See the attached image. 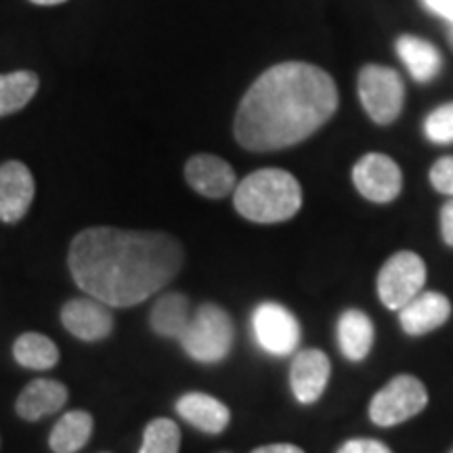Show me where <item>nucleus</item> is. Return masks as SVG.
Returning a JSON list of instances; mask_svg holds the SVG:
<instances>
[{
	"mask_svg": "<svg viewBox=\"0 0 453 453\" xmlns=\"http://www.w3.org/2000/svg\"><path fill=\"white\" fill-rule=\"evenodd\" d=\"M424 134L433 143H453V104H445L428 113L426 120H424Z\"/></svg>",
	"mask_w": 453,
	"mask_h": 453,
	"instance_id": "obj_24",
	"label": "nucleus"
},
{
	"mask_svg": "<svg viewBox=\"0 0 453 453\" xmlns=\"http://www.w3.org/2000/svg\"><path fill=\"white\" fill-rule=\"evenodd\" d=\"M330 357L319 349H304L296 353L290 365V387L298 403L311 405L321 399L330 382Z\"/></svg>",
	"mask_w": 453,
	"mask_h": 453,
	"instance_id": "obj_11",
	"label": "nucleus"
},
{
	"mask_svg": "<svg viewBox=\"0 0 453 453\" xmlns=\"http://www.w3.org/2000/svg\"><path fill=\"white\" fill-rule=\"evenodd\" d=\"M61 324L84 342H99L113 332L111 307L97 298H72L61 309Z\"/></svg>",
	"mask_w": 453,
	"mask_h": 453,
	"instance_id": "obj_10",
	"label": "nucleus"
},
{
	"mask_svg": "<svg viewBox=\"0 0 453 453\" xmlns=\"http://www.w3.org/2000/svg\"><path fill=\"white\" fill-rule=\"evenodd\" d=\"M36 185L24 162H4L0 166V220L19 223L30 211Z\"/></svg>",
	"mask_w": 453,
	"mask_h": 453,
	"instance_id": "obj_12",
	"label": "nucleus"
},
{
	"mask_svg": "<svg viewBox=\"0 0 453 453\" xmlns=\"http://www.w3.org/2000/svg\"><path fill=\"white\" fill-rule=\"evenodd\" d=\"M441 235L447 246L453 248V197L441 208Z\"/></svg>",
	"mask_w": 453,
	"mask_h": 453,
	"instance_id": "obj_27",
	"label": "nucleus"
},
{
	"mask_svg": "<svg viewBox=\"0 0 453 453\" xmlns=\"http://www.w3.org/2000/svg\"><path fill=\"white\" fill-rule=\"evenodd\" d=\"M357 88H359L361 105L376 124L387 127L403 111L405 84L401 81L399 72H395L393 67L376 64L365 65L359 72Z\"/></svg>",
	"mask_w": 453,
	"mask_h": 453,
	"instance_id": "obj_6",
	"label": "nucleus"
},
{
	"mask_svg": "<svg viewBox=\"0 0 453 453\" xmlns=\"http://www.w3.org/2000/svg\"><path fill=\"white\" fill-rule=\"evenodd\" d=\"M336 340L349 361H364L373 347V324L364 311L349 309L338 317Z\"/></svg>",
	"mask_w": 453,
	"mask_h": 453,
	"instance_id": "obj_17",
	"label": "nucleus"
},
{
	"mask_svg": "<svg viewBox=\"0 0 453 453\" xmlns=\"http://www.w3.org/2000/svg\"><path fill=\"white\" fill-rule=\"evenodd\" d=\"M428 405V390L416 376L401 373L378 390L370 401V420L380 428L411 420Z\"/></svg>",
	"mask_w": 453,
	"mask_h": 453,
	"instance_id": "obj_5",
	"label": "nucleus"
},
{
	"mask_svg": "<svg viewBox=\"0 0 453 453\" xmlns=\"http://www.w3.org/2000/svg\"><path fill=\"white\" fill-rule=\"evenodd\" d=\"M336 453H393V451H390L382 441L361 437V439H350L347 443H342Z\"/></svg>",
	"mask_w": 453,
	"mask_h": 453,
	"instance_id": "obj_26",
	"label": "nucleus"
},
{
	"mask_svg": "<svg viewBox=\"0 0 453 453\" xmlns=\"http://www.w3.org/2000/svg\"><path fill=\"white\" fill-rule=\"evenodd\" d=\"M38 84L36 73L27 70L0 73V118L24 110L36 95Z\"/></svg>",
	"mask_w": 453,
	"mask_h": 453,
	"instance_id": "obj_22",
	"label": "nucleus"
},
{
	"mask_svg": "<svg viewBox=\"0 0 453 453\" xmlns=\"http://www.w3.org/2000/svg\"><path fill=\"white\" fill-rule=\"evenodd\" d=\"M67 396H70V393H67L65 384L38 378V380L30 382L21 390V395L17 396L15 410L24 420L36 422L41 418L53 416V413L64 410Z\"/></svg>",
	"mask_w": 453,
	"mask_h": 453,
	"instance_id": "obj_15",
	"label": "nucleus"
},
{
	"mask_svg": "<svg viewBox=\"0 0 453 453\" xmlns=\"http://www.w3.org/2000/svg\"><path fill=\"white\" fill-rule=\"evenodd\" d=\"M430 183L439 194L453 197V156H445L433 164Z\"/></svg>",
	"mask_w": 453,
	"mask_h": 453,
	"instance_id": "obj_25",
	"label": "nucleus"
},
{
	"mask_svg": "<svg viewBox=\"0 0 453 453\" xmlns=\"http://www.w3.org/2000/svg\"><path fill=\"white\" fill-rule=\"evenodd\" d=\"M180 428L168 418H156L145 426L139 453H179Z\"/></svg>",
	"mask_w": 453,
	"mask_h": 453,
	"instance_id": "obj_23",
	"label": "nucleus"
},
{
	"mask_svg": "<svg viewBox=\"0 0 453 453\" xmlns=\"http://www.w3.org/2000/svg\"><path fill=\"white\" fill-rule=\"evenodd\" d=\"M93 416L88 411L72 410L61 416L49 434V445L55 453H76L88 443L93 434Z\"/></svg>",
	"mask_w": 453,
	"mask_h": 453,
	"instance_id": "obj_19",
	"label": "nucleus"
},
{
	"mask_svg": "<svg viewBox=\"0 0 453 453\" xmlns=\"http://www.w3.org/2000/svg\"><path fill=\"white\" fill-rule=\"evenodd\" d=\"M15 361L26 370H50L59 364V349L49 336L38 332H26L13 344Z\"/></svg>",
	"mask_w": 453,
	"mask_h": 453,
	"instance_id": "obj_21",
	"label": "nucleus"
},
{
	"mask_svg": "<svg viewBox=\"0 0 453 453\" xmlns=\"http://www.w3.org/2000/svg\"><path fill=\"white\" fill-rule=\"evenodd\" d=\"M451 317V303L441 292H420L399 309V326L407 336H426Z\"/></svg>",
	"mask_w": 453,
	"mask_h": 453,
	"instance_id": "obj_14",
	"label": "nucleus"
},
{
	"mask_svg": "<svg viewBox=\"0 0 453 453\" xmlns=\"http://www.w3.org/2000/svg\"><path fill=\"white\" fill-rule=\"evenodd\" d=\"M235 327L229 313L219 304L206 303L189 317L183 334L179 336L180 347L194 361L219 364L234 349Z\"/></svg>",
	"mask_w": 453,
	"mask_h": 453,
	"instance_id": "obj_4",
	"label": "nucleus"
},
{
	"mask_svg": "<svg viewBox=\"0 0 453 453\" xmlns=\"http://www.w3.org/2000/svg\"><path fill=\"white\" fill-rule=\"evenodd\" d=\"M396 55L405 64L413 81L422 84L434 81L441 73V67H443L439 49L424 41V38L411 36V34H403L396 41Z\"/></svg>",
	"mask_w": 453,
	"mask_h": 453,
	"instance_id": "obj_18",
	"label": "nucleus"
},
{
	"mask_svg": "<svg viewBox=\"0 0 453 453\" xmlns=\"http://www.w3.org/2000/svg\"><path fill=\"white\" fill-rule=\"evenodd\" d=\"M185 179L191 189L211 200H220L234 194L237 179L234 168L223 157L212 154L194 156L185 164Z\"/></svg>",
	"mask_w": 453,
	"mask_h": 453,
	"instance_id": "obj_13",
	"label": "nucleus"
},
{
	"mask_svg": "<svg viewBox=\"0 0 453 453\" xmlns=\"http://www.w3.org/2000/svg\"><path fill=\"white\" fill-rule=\"evenodd\" d=\"M34 4H42V7H53V4H61L65 0H30Z\"/></svg>",
	"mask_w": 453,
	"mask_h": 453,
	"instance_id": "obj_30",
	"label": "nucleus"
},
{
	"mask_svg": "<svg viewBox=\"0 0 453 453\" xmlns=\"http://www.w3.org/2000/svg\"><path fill=\"white\" fill-rule=\"evenodd\" d=\"M449 453H453V449H451V451H449Z\"/></svg>",
	"mask_w": 453,
	"mask_h": 453,
	"instance_id": "obj_32",
	"label": "nucleus"
},
{
	"mask_svg": "<svg viewBox=\"0 0 453 453\" xmlns=\"http://www.w3.org/2000/svg\"><path fill=\"white\" fill-rule=\"evenodd\" d=\"M426 283V265L411 250L395 252L378 273V296L384 307L399 311L422 292Z\"/></svg>",
	"mask_w": 453,
	"mask_h": 453,
	"instance_id": "obj_7",
	"label": "nucleus"
},
{
	"mask_svg": "<svg viewBox=\"0 0 453 453\" xmlns=\"http://www.w3.org/2000/svg\"><path fill=\"white\" fill-rule=\"evenodd\" d=\"M451 42H453V26H451Z\"/></svg>",
	"mask_w": 453,
	"mask_h": 453,
	"instance_id": "obj_31",
	"label": "nucleus"
},
{
	"mask_svg": "<svg viewBox=\"0 0 453 453\" xmlns=\"http://www.w3.org/2000/svg\"><path fill=\"white\" fill-rule=\"evenodd\" d=\"M254 338L269 355L286 357L300 344V324L280 303H260L252 313Z\"/></svg>",
	"mask_w": 453,
	"mask_h": 453,
	"instance_id": "obj_8",
	"label": "nucleus"
},
{
	"mask_svg": "<svg viewBox=\"0 0 453 453\" xmlns=\"http://www.w3.org/2000/svg\"><path fill=\"white\" fill-rule=\"evenodd\" d=\"M185 252L164 231L90 226L72 240L67 265L76 286L107 307L145 303L183 269Z\"/></svg>",
	"mask_w": 453,
	"mask_h": 453,
	"instance_id": "obj_1",
	"label": "nucleus"
},
{
	"mask_svg": "<svg viewBox=\"0 0 453 453\" xmlns=\"http://www.w3.org/2000/svg\"><path fill=\"white\" fill-rule=\"evenodd\" d=\"M189 317V298L180 292H166L151 309L150 324L157 336L179 338Z\"/></svg>",
	"mask_w": 453,
	"mask_h": 453,
	"instance_id": "obj_20",
	"label": "nucleus"
},
{
	"mask_svg": "<svg viewBox=\"0 0 453 453\" xmlns=\"http://www.w3.org/2000/svg\"><path fill=\"white\" fill-rule=\"evenodd\" d=\"M177 413L187 424L206 434H220L231 422L229 407L206 393H187L180 396Z\"/></svg>",
	"mask_w": 453,
	"mask_h": 453,
	"instance_id": "obj_16",
	"label": "nucleus"
},
{
	"mask_svg": "<svg viewBox=\"0 0 453 453\" xmlns=\"http://www.w3.org/2000/svg\"><path fill=\"white\" fill-rule=\"evenodd\" d=\"M338 110V88L327 72L286 61L260 73L235 113V139L250 151L303 143Z\"/></svg>",
	"mask_w": 453,
	"mask_h": 453,
	"instance_id": "obj_2",
	"label": "nucleus"
},
{
	"mask_svg": "<svg viewBox=\"0 0 453 453\" xmlns=\"http://www.w3.org/2000/svg\"><path fill=\"white\" fill-rule=\"evenodd\" d=\"M250 453H304L300 447L290 445V443H273V445H263L258 449H254Z\"/></svg>",
	"mask_w": 453,
	"mask_h": 453,
	"instance_id": "obj_29",
	"label": "nucleus"
},
{
	"mask_svg": "<svg viewBox=\"0 0 453 453\" xmlns=\"http://www.w3.org/2000/svg\"><path fill=\"white\" fill-rule=\"evenodd\" d=\"M422 3L430 13L443 17L453 26V0H422Z\"/></svg>",
	"mask_w": 453,
	"mask_h": 453,
	"instance_id": "obj_28",
	"label": "nucleus"
},
{
	"mask_svg": "<svg viewBox=\"0 0 453 453\" xmlns=\"http://www.w3.org/2000/svg\"><path fill=\"white\" fill-rule=\"evenodd\" d=\"M353 183L365 200L390 203L403 189V174L393 157L367 154L353 166Z\"/></svg>",
	"mask_w": 453,
	"mask_h": 453,
	"instance_id": "obj_9",
	"label": "nucleus"
},
{
	"mask_svg": "<svg viewBox=\"0 0 453 453\" xmlns=\"http://www.w3.org/2000/svg\"><path fill=\"white\" fill-rule=\"evenodd\" d=\"M234 206L243 219L252 223H283L303 206V187L288 170L263 168L237 183Z\"/></svg>",
	"mask_w": 453,
	"mask_h": 453,
	"instance_id": "obj_3",
	"label": "nucleus"
}]
</instances>
